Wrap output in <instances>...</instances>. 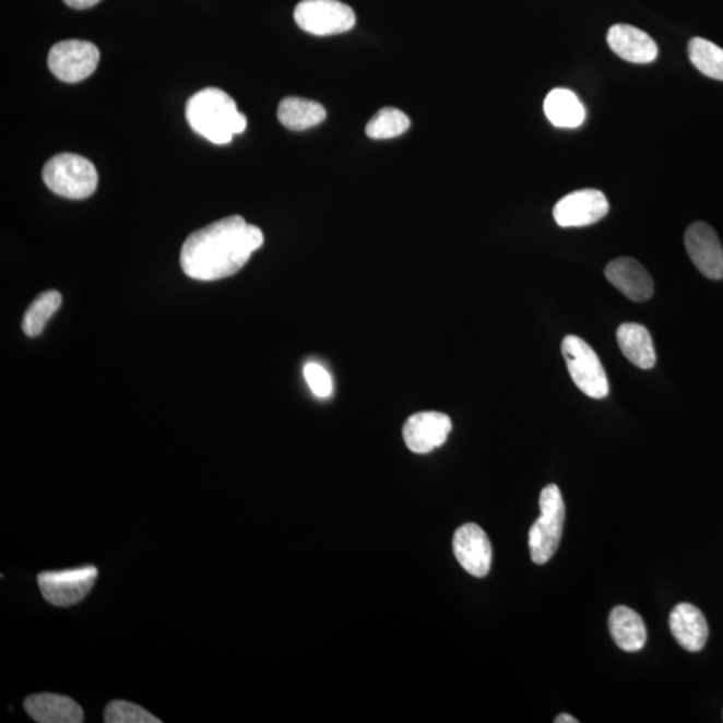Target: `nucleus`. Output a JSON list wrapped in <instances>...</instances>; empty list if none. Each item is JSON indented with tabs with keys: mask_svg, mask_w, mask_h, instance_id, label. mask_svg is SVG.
<instances>
[{
	"mask_svg": "<svg viewBox=\"0 0 723 723\" xmlns=\"http://www.w3.org/2000/svg\"><path fill=\"white\" fill-rule=\"evenodd\" d=\"M264 235L257 225L239 215L222 218L194 230L183 241L180 264L194 281L213 282L233 276L263 246Z\"/></svg>",
	"mask_w": 723,
	"mask_h": 723,
	"instance_id": "nucleus-1",
	"label": "nucleus"
},
{
	"mask_svg": "<svg viewBox=\"0 0 723 723\" xmlns=\"http://www.w3.org/2000/svg\"><path fill=\"white\" fill-rule=\"evenodd\" d=\"M186 116L195 133L216 145L229 144L245 132L247 118L237 110L233 97L217 87H206L188 99Z\"/></svg>",
	"mask_w": 723,
	"mask_h": 723,
	"instance_id": "nucleus-2",
	"label": "nucleus"
},
{
	"mask_svg": "<svg viewBox=\"0 0 723 723\" xmlns=\"http://www.w3.org/2000/svg\"><path fill=\"white\" fill-rule=\"evenodd\" d=\"M46 187L62 198L84 200L96 192L98 174L87 158L73 153L57 154L43 171Z\"/></svg>",
	"mask_w": 723,
	"mask_h": 723,
	"instance_id": "nucleus-3",
	"label": "nucleus"
},
{
	"mask_svg": "<svg viewBox=\"0 0 723 723\" xmlns=\"http://www.w3.org/2000/svg\"><path fill=\"white\" fill-rule=\"evenodd\" d=\"M538 502L542 513L532 525L529 544L533 562L543 566L559 548L566 520V506L561 491L555 484L542 490Z\"/></svg>",
	"mask_w": 723,
	"mask_h": 723,
	"instance_id": "nucleus-4",
	"label": "nucleus"
},
{
	"mask_svg": "<svg viewBox=\"0 0 723 723\" xmlns=\"http://www.w3.org/2000/svg\"><path fill=\"white\" fill-rule=\"evenodd\" d=\"M561 353L577 388L590 399H606L609 393L608 378L594 348L582 337L568 335L562 340Z\"/></svg>",
	"mask_w": 723,
	"mask_h": 723,
	"instance_id": "nucleus-5",
	"label": "nucleus"
},
{
	"mask_svg": "<svg viewBox=\"0 0 723 723\" xmlns=\"http://www.w3.org/2000/svg\"><path fill=\"white\" fill-rule=\"evenodd\" d=\"M294 17L304 32L318 37L347 33L357 21L353 9L340 0H301Z\"/></svg>",
	"mask_w": 723,
	"mask_h": 723,
	"instance_id": "nucleus-6",
	"label": "nucleus"
},
{
	"mask_svg": "<svg viewBox=\"0 0 723 723\" xmlns=\"http://www.w3.org/2000/svg\"><path fill=\"white\" fill-rule=\"evenodd\" d=\"M98 578L96 567L39 573L38 584L47 602L57 607H69L84 601Z\"/></svg>",
	"mask_w": 723,
	"mask_h": 723,
	"instance_id": "nucleus-7",
	"label": "nucleus"
},
{
	"mask_svg": "<svg viewBox=\"0 0 723 723\" xmlns=\"http://www.w3.org/2000/svg\"><path fill=\"white\" fill-rule=\"evenodd\" d=\"M99 62L98 47L86 40H62L49 52L47 64L59 81L75 84L94 73Z\"/></svg>",
	"mask_w": 723,
	"mask_h": 723,
	"instance_id": "nucleus-8",
	"label": "nucleus"
},
{
	"mask_svg": "<svg viewBox=\"0 0 723 723\" xmlns=\"http://www.w3.org/2000/svg\"><path fill=\"white\" fill-rule=\"evenodd\" d=\"M609 212V203L597 189H582L562 198L555 205V222L562 228L586 227L601 222Z\"/></svg>",
	"mask_w": 723,
	"mask_h": 723,
	"instance_id": "nucleus-9",
	"label": "nucleus"
},
{
	"mask_svg": "<svg viewBox=\"0 0 723 723\" xmlns=\"http://www.w3.org/2000/svg\"><path fill=\"white\" fill-rule=\"evenodd\" d=\"M452 431V420L447 414L438 412H423L408 417L402 435L406 447L413 453L426 454L440 448L447 442Z\"/></svg>",
	"mask_w": 723,
	"mask_h": 723,
	"instance_id": "nucleus-10",
	"label": "nucleus"
},
{
	"mask_svg": "<svg viewBox=\"0 0 723 723\" xmlns=\"http://www.w3.org/2000/svg\"><path fill=\"white\" fill-rule=\"evenodd\" d=\"M685 246L701 274L713 281L723 278V247L709 224L698 222L686 230Z\"/></svg>",
	"mask_w": 723,
	"mask_h": 723,
	"instance_id": "nucleus-11",
	"label": "nucleus"
},
{
	"mask_svg": "<svg viewBox=\"0 0 723 723\" xmlns=\"http://www.w3.org/2000/svg\"><path fill=\"white\" fill-rule=\"evenodd\" d=\"M453 553L461 567L474 578H485L491 566V545L477 524H464L454 533Z\"/></svg>",
	"mask_w": 723,
	"mask_h": 723,
	"instance_id": "nucleus-12",
	"label": "nucleus"
},
{
	"mask_svg": "<svg viewBox=\"0 0 723 723\" xmlns=\"http://www.w3.org/2000/svg\"><path fill=\"white\" fill-rule=\"evenodd\" d=\"M607 281L633 301H645L654 294V281L642 264L631 258L613 260L606 266Z\"/></svg>",
	"mask_w": 723,
	"mask_h": 723,
	"instance_id": "nucleus-13",
	"label": "nucleus"
},
{
	"mask_svg": "<svg viewBox=\"0 0 723 723\" xmlns=\"http://www.w3.org/2000/svg\"><path fill=\"white\" fill-rule=\"evenodd\" d=\"M669 630L680 648L690 653H698L709 638L708 620L701 609L690 603H680L669 614Z\"/></svg>",
	"mask_w": 723,
	"mask_h": 723,
	"instance_id": "nucleus-14",
	"label": "nucleus"
},
{
	"mask_svg": "<svg viewBox=\"0 0 723 723\" xmlns=\"http://www.w3.org/2000/svg\"><path fill=\"white\" fill-rule=\"evenodd\" d=\"M607 43L616 56L631 63L655 61L657 46L649 34L630 25H614L608 29Z\"/></svg>",
	"mask_w": 723,
	"mask_h": 723,
	"instance_id": "nucleus-15",
	"label": "nucleus"
},
{
	"mask_svg": "<svg viewBox=\"0 0 723 723\" xmlns=\"http://www.w3.org/2000/svg\"><path fill=\"white\" fill-rule=\"evenodd\" d=\"M25 710L39 723H81L85 716L84 710L74 699L50 692L29 696L25 701Z\"/></svg>",
	"mask_w": 723,
	"mask_h": 723,
	"instance_id": "nucleus-16",
	"label": "nucleus"
},
{
	"mask_svg": "<svg viewBox=\"0 0 723 723\" xmlns=\"http://www.w3.org/2000/svg\"><path fill=\"white\" fill-rule=\"evenodd\" d=\"M609 632L616 645L627 653H638L648 640L642 616L626 606L615 607L609 614Z\"/></svg>",
	"mask_w": 723,
	"mask_h": 723,
	"instance_id": "nucleus-17",
	"label": "nucleus"
},
{
	"mask_svg": "<svg viewBox=\"0 0 723 723\" xmlns=\"http://www.w3.org/2000/svg\"><path fill=\"white\" fill-rule=\"evenodd\" d=\"M616 340L625 357L639 369H653L656 362L653 337L642 324L624 323L616 333Z\"/></svg>",
	"mask_w": 723,
	"mask_h": 723,
	"instance_id": "nucleus-18",
	"label": "nucleus"
},
{
	"mask_svg": "<svg viewBox=\"0 0 723 723\" xmlns=\"http://www.w3.org/2000/svg\"><path fill=\"white\" fill-rule=\"evenodd\" d=\"M328 117V111L316 100L287 97L277 108V120L284 128L301 132V130L318 127Z\"/></svg>",
	"mask_w": 723,
	"mask_h": 723,
	"instance_id": "nucleus-19",
	"label": "nucleus"
},
{
	"mask_svg": "<svg viewBox=\"0 0 723 723\" xmlns=\"http://www.w3.org/2000/svg\"><path fill=\"white\" fill-rule=\"evenodd\" d=\"M544 111L557 128H578L585 120V109L567 88H554L544 100Z\"/></svg>",
	"mask_w": 723,
	"mask_h": 723,
	"instance_id": "nucleus-20",
	"label": "nucleus"
},
{
	"mask_svg": "<svg viewBox=\"0 0 723 723\" xmlns=\"http://www.w3.org/2000/svg\"><path fill=\"white\" fill-rule=\"evenodd\" d=\"M61 305L62 296L55 289L38 295L33 304L28 306L25 317H23V333L32 337L38 336Z\"/></svg>",
	"mask_w": 723,
	"mask_h": 723,
	"instance_id": "nucleus-21",
	"label": "nucleus"
},
{
	"mask_svg": "<svg viewBox=\"0 0 723 723\" xmlns=\"http://www.w3.org/2000/svg\"><path fill=\"white\" fill-rule=\"evenodd\" d=\"M689 58L697 70L716 81H723V49L708 39L692 38L687 46Z\"/></svg>",
	"mask_w": 723,
	"mask_h": 723,
	"instance_id": "nucleus-22",
	"label": "nucleus"
},
{
	"mask_svg": "<svg viewBox=\"0 0 723 723\" xmlns=\"http://www.w3.org/2000/svg\"><path fill=\"white\" fill-rule=\"evenodd\" d=\"M411 128V118L395 108H383L366 126V134L372 140L399 138Z\"/></svg>",
	"mask_w": 723,
	"mask_h": 723,
	"instance_id": "nucleus-23",
	"label": "nucleus"
},
{
	"mask_svg": "<svg viewBox=\"0 0 723 723\" xmlns=\"http://www.w3.org/2000/svg\"><path fill=\"white\" fill-rule=\"evenodd\" d=\"M106 723H159L158 719L144 708L128 701H112L105 710Z\"/></svg>",
	"mask_w": 723,
	"mask_h": 723,
	"instance_id": "nucleus-24",
	"label": "nucleus"
},
{
	"mask_svg": "<svg viewBox=\"0 0 723 723\" xmlns=\"http://www.w3.org/2000/svg\"><path fill=\"white\" fill-rule=\"evenodd\" d=\"M305 378L312 393L320 399H325L333 391V381H331L329 372L318 364L306 365Z\"/></svg>",
	"mask_w": 723,
	"mask_h": 723,
	"instance_id": "nucleus-25",
	"label": "nucleus"
},
{
	"mask_svg": "<svg viewBox=\"0 0 723 723\" xmlns=\"http://www.w3.org/2000/svg\"><path fill=\"white\" fill-rule=\"evenodd\" d=\"M64 4L71 9L85 10L96 5L100 0H63Z\"/></svg>",
	"mask_w": 723,
	"mask_h": 723,
	"instance_id": "nucleus-26",
	"label": "nucleus"
},
{
	"mask_svg": "<svg viewBox=\"0 0 723 723\" xmlns=\"http://www.w3.org/2000/svg\"><path fill=\"white\" fill-rule=\"evenodd\" d=\"M555 723H579V721L570 714H560L556 716Z\"/></svg>",
	"mask_w": 723,
	"mask_h": 723,
	"instance_id": "nucleus-27",
	"label": "nucleus"
}]
</instances>
